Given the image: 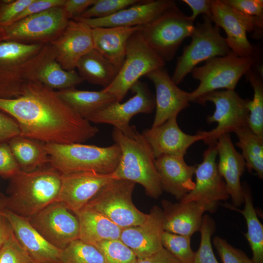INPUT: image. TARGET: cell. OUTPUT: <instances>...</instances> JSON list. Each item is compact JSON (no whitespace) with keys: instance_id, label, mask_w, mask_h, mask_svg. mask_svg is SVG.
Returning a JSON list of instances; mask_svg holds the SVG:
<instances>
[{"instance_id":"obj_22","label":"cell","mask_w":263,"mask_h":263,"mask_svg":"<svg viewBox=\"0 0 263 263\" xmlns=\"http://www.w3.org/2000/svg\"><path fill=\"white\" fill-rule=\"evenodd\" d=\"M175 4V1L172 0H140L108 17L75 19L85 22L91 28L142 26Z\"/></svg>"},{"instance_id":"obj_43","label":"cell","mask_w":263,"mask_h":263,"mask_svg":"<svg viewBox=\"0 0 263 263\" xmlns=\"http://www.w3.org/2000/svg\"><path fill=\"white\" fill-rule=\"evenodd\" d=\"M33 0H0V28L14 23L19 14Z\"/></svg>"},{"instance_id":"obj_6","label":"cell","mask_w":263,"mask_h":263,"mask_svg":"<svg viewBox=\"0 0 263 263\" xmlns=\"http://www.w3.org/2000/svg\"><path fill=\"white\" fill-rule=\"evenodd\" d=\"M193 22L175 4L142 26L140 31L149 45L166 62L172 60L185 39L190 37Z\"/></svg>"},{"instance_id":"obj_8","label":"cell","mask_w":263,"mask_h":263,"mask_svg":"<svg viewBox=\"0 0 263 263\" xmlns=\"http://www.w3.org/2000/svg\"><path fill=\"white\" fill-rule=\"evenodd\" d=\"M249 99L242 98L235 90H216L201 96L194 102L205 105L213 103L215 110L207 118L209 124L217 122V126L209 131H199L202 140L210 145L216 144L224 134L235 132L239 129L248 126L249 112L247 105Z\"/></svg>"},{"instance_id":"obj_26","label":"cell","mask_w":263,"mask_h":263,"mask_svg":"<svg viewBox=\"0 0 263 263\" xmlns=\"http://www.w3.org/2000/svg\"><path fill=\"white\" fill-rule=\"evenodd\" d=\"M164 231L181 235L191 236L200 231L205 207L194 202H161Z\"/></svg>"},{"instance_id":"obj_54","label":"cell","mask_w":263,"mask_h":263,"mask_svg":"<svg viewBox=\"0 0 263 263\" xmlns=\"http://www.w3.org/2000/svg\"><path fill=\"white\" fill-rule=\"evenodd\" d=\"M62 263L60 262H54V263Z\"/></svg>"},{"instance_id":"obj_4","label":"cell","mask_w":263,"mask_h":263,"mask_svg":"<svg viewBox=\"0 0 263 263\" xmlns=\"http://www.w3.org/2000/svg\"><path fill=\"white\" fill-rule=\"evenodd\" d=\"M112 136L121 152L119 163L113 172L115 178L139 184L147 195L158 199L163 189L155 158L142 134L135 129L130 135H126L114 128Z\"/></svg>"},{"instance_id":"obj_39","label":"cell","mask_w":263,"mask_h":263,"mask_svg":"<svg viewBox=\"0 0 263 263\" xmlns=\"http://www.w3.org/2000/svg\"><path fill=\"white\" fill-rule=\"evenodd\" d=\"M216 230V223L211 217L203 218L201 240L198 250L195 252L193 263H219L214 254L211 244V237Z\"/></svg>"},{"instance_id":"obj_29","label":"cell","mask_w":263,"mask_h":263,"mask_svg":"<svg viewBox=\"0 0 263 263\" xmlns=\"http://www.w3.org/2000/svg\"><path fill=\"white\" fill-rule=\"evenodd\" d=\"M56 92L77 114L86 119L97 111L118 101L115 95L103 89L90 91L74 87Z\"/></svg>"},{"instance_id":"obj_33","label":"cell","mask_w":263,"mask_h":263,"mask_svg":"<svg viewBox=\"0 0 263 263\" xmlns=\"http://www.w3.org/2000/svg\"><path fill=\"white\" fill-rule=\"evenodd\" d=\"M36 80L56 91L74 88L84 82L76 70L67 71L61 67L53 51L40 67Z\"/></svg>"},{"instance_id":"obj_7","label":"cell","mask_w":263,"mask_h":263,"mask_svg":"<svg viewBox=\"0 0 263 263\" xmlns=\"http://www.w3.org/2000/svg\"><path fill=\"white\" fill-rule=\"evenodd\" d=\"M255 61L254 56L242 57L231 51L225 56L207 60L203 66L195 67L190 73L200 83L195 90L189 93V102L220 89L234 90L240 78Z\"/></svg>"},{"instance_id":"obj_44","label":"cell","mask_w":263,"mask_h":263,"mask_svg":"<svg viewBox=\"0 0 263 263\" xmlns=\"http://www.w3.org/2000/svg\"><path fill=\"white\" fill-rule=\"evenodd\" d=\"M20 170L8 142L0 143V176L10 179Z\"/></svg>"},{"instance_id":"obj_9","label":"cell","mask_w":263,"mask_h":263,"mask_svg":"<svg viewBox=\"0 0 263 263\" xmlns=\"http://www.w3.org/2000/svg\"><path fill=\"white\" fill-rule=\"evenodd\" d=\"M203 17V22L194 26L190 43L184 47L177 59L171 77L177 85L200 62L225 56L231 51L225 38L221 35L220 28L213 25L209 17L205 15Z\"/></svg>"},{"instance_id":"obj_1","label":"cell","mask_w":263,"mask_h":263,"mask_svg":"<svg viewBox=\"0 0 263 263\" xmlns=\"http://www.w3.org/2000/svg\"><path fill=\"white\" fill-rule=\"evenodd\" d=\"M0 111L17 121L20 135L44 144L83 143L99 132L37 80L28 81L20 96L0 98Z\"/></svg>"},{"instance_id":"obj_18","label":"cell","mask_w":263,"mask_h":263,"mask_svg":"<svg viewBox=\"0 0 263 263\" xmlns=\"http://www.w3.org/2000/svg\"><path fill=\"white\" fill-rule=\"evenodd\" d=\"M49 44L64 70H75L80 58L94 49L92 28L80 20L70 19L62 33Z\"/></svg>"},{"instance_id":"obj_11","label":"cell","mask_w":263,"mask_h":263,"mask_svg":"<svg viewBox=\"0 0 263 263\" xmlns=\"http://www.w3.org/2000/svg\"><path fill=\"white\" fill-rule=\"evenodd\" d=\"M135 185L131 181L114 179L105 185L86 207L100 212L122 229L139 225L148 214L141 211L133 203Z\"/></svg>"},{"instance_id":"obj_3","label":"cell","mask_w":263,"mask_h":263,"mask_svg":"<svg viewBox=\"0 0 263 263\" xmlns=\"http://www.w3.org/2000/svg\"><path fill=\"white\" fill-rule=\"evenodd\" d=\"M50 44L0 42V98L21 95L24 85L36 80L38 70L52 53Z\"/></svg>"},{"instance_id":"obj_25","label":"cell","mask_w":263,"mask_h":263,"mask_svg":"<svg viewBox=\"0 0 263 263\" xmlns=\"http://www.w3.org/2000/svg\"><path fill=\"white\" fill-rule=\"evenodd\" d=\"M197 165H188L184 157L162 155L155 159L163 190L180 201L194 188L192 180Z\"/></svg>"},{"instance_id":"obj_10","label":"cell","mask_w":263,"mask_h":263,"mask_svg":"<svg viewBox=\"0 0 263 263\" xmlns=\"http://www.w3.org/2000/svg\"><path fill=\"white\" fill-rule=\"evenodd\" d=\"M140 30L130 38L124 62L114 79L103 89L115 95L119 102L141 77L163 68L166 63L149 45Z\"/></svg>"},{"instance_id":"obj_35","label":"cell","mask_w":263,"mask_h":263,"mask_svg":"<svg viewBox=\"0 0 263 263\" xmlns=\"http://www.w3.org/2000/svg\"><path fill=\"white\" fill-rule=\"evenodd\" d=\"M252 86L253 97L249 99L248 126L256 134L263 137V77L257 72L249 70L244 75Z\"/></svg>"},{"instance_id":"obj_15","label":"cell","mask_w":263,"mask_h":263,"mask_svg":"<svg viewBox=\"0 0 263 263\" xmlns=\"http://www.w3.org/2000/svg\"><path fill=\"white\" fill-rule=\"evenodd\" d=\"M134 95L126 101L114 102L95 113L86 119L95 124L113 125L126 135H130L136 129L130 125L131 118L138 113H150L155 108V96L147 85L137 81L131 88Z\"/></svg>"},{"instance_id":"obj_46","label":"cell","mask_w":263,"mask_h":263,"mask_svg":"<svg viewBox=\"0 0 263 263\" xmlns=\"http://www.w3.org/2000/svg\"><path fill=\"white\" fill-rule=\"evenodd\" d=\"M65 0H33L17 17L14 22L52 8L62 6Z\"/></svg>"},{"instance_id":"obj_52","label":"cell","mask_w":263,"mask_h":263,"mask_svg":"<svg viewBox=\"0 0 263 263\" xmlns=\"http://www.w3.org/2000/svg\"><path fill=\"white\" fill-rule=\"evenodd\" d=\"M6 209V196L0 193V217L3 215Z\"/></svg>"},{"instance_id":"obj_19","label":"cell","mask_w":263,"mask_h":263,"mask_svg":"<svg viewBox=\"0 0 263 263\" xmlns=\"http://www.w3.org/2000/svg\"><path fill=\"white\" fill-rule=\"evenodd\" d=\"M164 231L162 209L154 206L141 224L122 229L120 240L134 253L137 258L147 257L163 247Z\"/></svg>"},{"instance_id":"obj_47","label":"cell","mask_w":263,"mask_h":263,"mask_svg":"<svg viewBox=\"0 0 263 263\" xmlns=\"http://www.w3.org/2000/svg\"><path fill=\"white\" fill-rule=\"evenodd\" d=\"M20 135V130L17 121L9 115L0 112V143L8 142Z\"/></svg>"},{"instance_id":"obj_37","label":"cell","mask_w":263,"mask_h":263,"mask_svg":"<svg viewBox=\"0 0 263 263\" xmlns=\"http://www.w3.org/2000/svg\"><path fill=\"white\" fill-rule=\"evenodd\" d=\"M190 239V236L164 231L162 244L181 263H193L195 252L191 247Z\"/></svg>"},{"instance_id":"obj_23","label":"cell","mask_w":263,"mask_h":263,"mask_svg":"<svg viewBox=\"0 0 263 263\" xmlns=\"http://www.w3.org/2000/svg\"><path fill=\"white\" fill-rule=\"evenodd\" d=\"M216 145L219 156L218 171L225 183L231 205L240 207L244 203L240 178L245 168L244 159L236 150L229 133L220 136Z\"/></svg>"},{"instance_id":"obj_20","label":"cell","mask_w":263,"mask_h":263,"mask_svg":"<svg viewBox=\"0 0 263 263\" xmlns=\"http://www.w3.org/2000/svg\"><path fill=\"white\" fill-rule=\"evenodd\" d=\"M142 135L149 144L154 158L162 155L183 156L188 148L195 142L202 140L198 132L188 134L182 131L173 116L163 124L144 130Z\"/></svg>"},{"instance_id":"obj_51","label":"cell","mask_w":263,"mask_h":263,"mask_svg":"<svg viewBox=\"0 0 263 263\" xmlns=\"http://www.w3.org/2000/svg\"><path fill=\"white\" fill-rule=\"evenodd\" d=\"M13 233L11 224L4 215L0 217V249Z\"/></svg>"},{"instance_id":"obj_27","label":"cell","mask_w":263,"mask_h":263,"mask_svg":"<svg viewBox=\"0 0 263 263\" xmlns=\"http://www.w3.org/2000/svg\"><path fill=\"white\" fill-rule=\"evenodd\" d=\"M141 27L92 28L94 49L109 60L118 72L125 59L128 41Z\"/></svg>"},{"instance_id":"obj_17","label":"cell","mask_w":263,"mask_h":263,"mask_svg":"<svg viewBox=\"0 0 263 263\" xmlns=\"http://www.w3.org/2000/svg\"><path fill=\"white\" fill-rule=\"evenodd\" d=\"M114 179L116 178L113 172L103 174L84 171L61 173L58 201L75 214Z\"/></svg>"},{"instance_id":"obj_48","label":"cell","mask_w":263,"mask_h":263,"mask_svg":"<svg viewBox=\"0 0 263 263\" xmlns=\"http://www.w3.org/2000/svg\"><path fill=\"white\" fill-rule=\"evenodd\" d=\"M95 1V0H65L62 8L69 20L75 19L79 18Z\"/></svg>"},{"instance_id":"obj_31","label":"cell","mask_w":263,"mask_h":263,"mask_svg":"<svg viewBox=\"0 0 263 263\" xmlns=\"http://www.w3.org/2000/svg\"><path fill=\"white\" fill-rule=\"evenodd\" d=\"M8 144L22 171L31 172L50 164L43 142L19 135L10 140Z\"/></svg>"},{"instance_id":"obj_40","label":"cell","mask_w":263,"mask_h":263,"mask_svg":"<svg viewBox=\"0 0 263 263\" xmlns=\"http://www.w3.org/2000/svg\"><path fill=\"white\" fill-rule=\"evenodd\" d=\"M140 0H95L79 18L100 19L108 17Z\"/></svg>"},{"instance_id":"obj_12","label":"cell","mask_w":263,"mask_h":263,"mask_svg":"<svg viewBox=\"0 0 263 263\" xmlns=\"http://www.w3.org/2000/svg\"><path fill=\"white\" fill-rule=\"evenodd\" d=\"M69 20L62 6L52 8L1 28L4 40L49 44L62 33Z\"/></svg>"},{"instance_id":"obj_38","label":"cell","mask_w":263,"mask_h":263,"mask_svg":"<svg viewBox=\"0 0 263 263\" xmlns=\"http://www.w3.org/2000/svg\"><path fill=\"white\" fill-rule=\"evenodd\" d=\"M95 246L102 254L105 263H135L137 257L120 239L105 240Z\"/></svg>"},{"instance_id":"obj_36","label":"cell","mask_w":263,"mask_h":263,"mask_svg":"<svg viewBox=\"0 0 263 263\" xmlns=\"http://www.w3.org/2000/svg\"><path fill=\"white\" fill-rule=\"evenodd\" d=\"M62 263H105L104 257L94 246L77 239L62 250Z\"/></svg>"},{"instance_id":"obj_2","label":"cell","mask_w":263,"mask_h":263,"mask_svg":"<svg viewBox=\"0 0 263 263\" xmlns=\"http://www.w3.org/2000/svg\"><path fill=\"white\" fill-rule=\"evenodd\" d=\"M61 173L50 164L34 171L22 170L11 178L6 209L28 219L58 201Z\"/></svg>"},{"instance_id":"obj_41","label":"cell","mask_w":263,"mask_h":263,"mask_svg":"<svg viewBox=\"0 0 263 263\" xmlns=\"http://www.w3.org/2000/svg\"><path fill=\"white\" fill-rule=\"evenodd\" d=\"M213 244L223 263H254L243 251L233 246L222 237L215 236Z\"/></svg>"},{"instance_id":"obj_5","label":"cell","mask_w":263,"mask_h":263,"mask_svg":"<svg viewBox=\"0 0 263 263\" xmlns=\"http://www.w3.org/2000/svg\"><path fill=\"white\" fill-rule=\"evenodd\" d=\"M50 164L61 173L90 171L113 173L119 162L117 144L99 147L83 143L45 144Z\"/></svg>"},{"instance_id":"obj_28","label":"cell","mask_w":263,"mask_h":263,"mask_svg":"<svg viewBox=\"0 0 263 263\" xmlns=\"http://www.w3.org/2000/svg\"><path fill=\"white\" fill-rule=\"evenodd\" d=\"M75 215L81 241L94 245L101 241L120 239L122 228L100 212L85 207Z\"/></svg>"},{"instance_id":"obj_32","label":"cell","mask_w":263,"mask_h":263,"mask_svg":"<svg viewBox=\"0 0 263 263\" xmlns=\"http://www.w3.org/2000/svg\"><path fill=\"white\" fill-rule=\"evenodd\" d=\"M76 69L84 81L104 88L112 83L118 73L114 66L95 49L80 58Z\"/></svg>"},{"instance_id":"obj_45","label":"cell","mask_w":263,"mask_h":263,"mask_svg":"<svg viewBox=\"0 0 263 263\" xmlns=\"http://www.w3.org/2000/svg\"><path fill=\"white\" fill-rule=\"evenodd\" d=\"M221 1L244 15L263 18V0H221Z\"/></svg>"},{"instance_id":"obj_21","label":"cell","mask_w":263,"mask_h":263,"mask_svg":"<svg viewBox=\"0 0 263 263\" xmlns=\"http://www.w3.org/2000/svg\"><path fill=\"white\" fill-rule=\"evenodd\" d=\"M154 84L155 114L152 127L160 125L189 106V93L179 88L163 68L145 75Z\"/></svg>"},{"instance_id":"obj_16","label":"cell","mask_w":263,"mask_h":263,"mask_svg":"<svg viewBox=\"0 0 263 263\" xmlns=\"http://www.w3.org/2000/svg\"><path fill=\"white\" fill-rule=\"evenodd\" d=\"M28 219L47 241L62 250L78 239V220L60 201L51 203Z\"/></svg>"},{"instance_id":"obj_42","label":"cell","mask_w":263,"mask_h":263,"mask_svg":"<svg viewBox=\"0 0 263 263\" xmlns=\"http://www.w3.org/2000/svg\"><path fill=\"white\" fill-rule=\"evenodd\" d=\"M0 263H35L21 247L14 232L0 249Z\"/></svg>"},{"instance_id":"obj_13","label":"cell","mask_w":263,"mask_h":263,"mask_svg":"<svg viewBox=\"0 0 263 263\" xmlns=\"http://www.w3.org/2000/svg\"><path fill=\"white\" fill-rule=\"evenodd\" d=\"M211 20L225 31V39L231 51L240 56H254L255 49L247 39V32L256 31L262 34L263 18L244 15L221 0H211Z\"/></svg>"},{"instance_id":"obj_14","label":"cell","mask_w":263,"mask_h":263,"mask_svg":"<svg viewBox=\"0 0 263 263\" xmlns=\"http://www.w3.org/2000/svg\"><path fill=\"white\" fill-rule=\"evenodd\" d=\"M217 155L216 144L208 145L202 162L196 166L193 189L180 202H196L203 205L206 211L212 213L217 211L221 201L229 198L225 183L217 170Z\"/></svg>"},{"instance_id":"obj_34","label":"cell","mask_w":263,"mask_h":263,"mask_svg":"<svg viewBox=\"0 0 263 263\" xmlns=\"http://www.w3.org/2000/svg\"><path fill=\"white\" fill-rule=\"evenodd\" d=\"M238 139L237 147L242 150V156L248 172L254 170L258 178L263 179V137L260 136L248 126L243 127L235 132Z\"/></svg>"},{"instance_id":"obj_49","label":"cell","mask_w":263,"mask_h":263,"mask_svg":"<svg viewBox=\"0 0 263 263\" xmlns=\"http://www.w3.org/2000/svg\"><path fill=\"white\" fill-rule=\"evenodd\" d=\"M192 10L190 19L193 22L197 17L200 15L206 16L210 19L212 16L211 0H182Z\"/></svg>"},{"instance_id":"obj_30","label":"cell","mask_w":263,"mask_h":263,"mask_svg":"<svg viewBox=\"0 0 263 263\" xmlns=\"http://www.w3.org/2000/svg\"><path fill=\"white\" fill-rule=\"evenodd\" d=\"M244 207L242 210L231 204L225 203L219 205L241 213L244 217L247 225L245 238L252 251L254 263H263V225L260 222L253 205L250 188L245 182L242 184Z\"/></svg>"},{"instance_id":"obj_24","label":"cell","mask_w":263,"mask_h":263,"mask_svg":"<svg viewBox=\"0 0 263 263\" xmlns=\"http://www.w3.org/2000/svg\"><path fill=\"white\" fill-rule=\"evenodd\" d=\"M3 215L11 224L19 244L35 263L60 262L62 250L47 241L32 225L27 218L7 209Z\"/></svg>"},{"instance_id":"obj_53","label":"cell","mask_w":263,"mask_h":263,"mask_svg":"<svg viewBox=\"0 0 263 263\" xmlns=\"http://www.w3.org/2000/svg\"><path fill=\"white\" fill-rule=\"evenodd\" d=\"M4 40V36L3 30L1 28H0V42Z\"/></svg>"},{"instance_id":"obj_50","label":"cell","mask_w":263,"mask_h":263,"mask_svg":"<svg viewBox=\"0 0 263 263\" xmlns=\"http://www.w3.org/2000/svg\"><path fill=\"white\" fill-rule=\"evenodd\" d=\"M135 263H181L164 247L143 258L138 259Z\"/></svg>"}]
</instances>
